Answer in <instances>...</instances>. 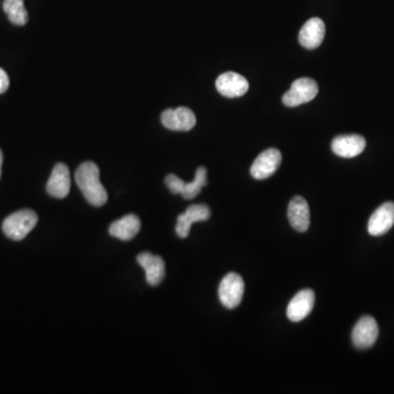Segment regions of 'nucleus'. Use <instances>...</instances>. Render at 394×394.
I'll use <instances>...</instances> for the list:
<instances>
[{
	"label": "nucleus",
	"mask_w": 394,
	"mask_h": 394,
	"mask_svg": "<svg viewBox=\"0 0 394 394\" xmlns=\"http://www.w3.org/2000/svg\"><path fill=\"white\" fill-rule=\"evenodd\" d=\"M71 172L65 163H57L52 171L47 191L51 196L65 198L71 191Z\"/></svg>",
	"instance_id": "f8f14e48"
},
{
	"label": "nucleus",
	"mask_w": 394,
	"mask_h": 394,
	"mask_svg": "<svg viewBox=\"0 0 394 394\" xmlns=\"http://www.w3.org/2000/svg\"><path fill=\"white\" fill-rule=\"evenodd\" d=\"M326 37V25L320 18H311L300 30L299 42L306 49L319 47Z\"/></svg>",
	"instance_id": "dca6fc26"
},
{
	"label": "nucleus",
	"mask_w": 394,
	"mask_h": 394,
	"mask_svg": "<svg viewBox=\"0 0 394 394\" xmlns=\"http://www.w3.org/2000/svg\"><path fill=\"white\" fill-rule=\"evenodd\" d=\"M9 85V77H8L7 73L3 68H0V95L8 90Z\"/></svg>",
	"instance_id": "aec40b11"
},
{
	"label": "nucleus",
	"mask_w": 394,
	"mask_h": 394,
	"mask_svg": "<svg viewBox=\"0 0 394 394\" xmlns=\"http://www.w3.org/2000/svg\"><path fill=\"white\" fill-rule=\"evenodd\" d=\"M141 219L134 214L126 215L109 226V234L119 240L129 241L141 230Z\"/></svg>",
	"instance_id": "a211bd4d"
},
{
	"label": "nucleus",
	"mask_w": 394,
	"mask_h": 394,
	"mask_svg": "<svg viewBox=\"0 0 394 394\" xmlns=\"http://www.w3.org/2000/svg\"><path fill=\"white\" fill-rule=\"evenodd\" d=\"M76 183L85 200L93 206H103L107 202V192L100 181V169L95 162L81 163L76 171Z\"/></svg>",
	"instance_id": "f257e3e1"
},
{
	"label": "nucleus",
	"mask_w": 394,
	"mask_h": 394,
	"mask_svg": "<svg viewBox=\"0 0 394 394\" xmlns=\"http://www.w3.org/2000/svg\"><path fill=\"white\" fill-rule=\"evenodd\" d=\"M316 302V294L312 289H304L296 294L287 306L288 319L292 322H300L306 319L312 311Z\"/></svg>",
	"instance_id": "9d476101"
},
{
	"label": "nucleus",
	"mask_w": 394,
	"mask_h": 394,
	"mask_svg": "<svg viewBox=\"0 0 394 394\" xmlns=\"http://www.w3.org/2000/svg\"><path fill=\"white\" fill-rule=\"evenodd\" d=\"M216 88L220 95L232 99L246 95L249 90V83L240 73L227 71L217 78Z\"/></svg>",
	"instance_id": "1a4fd4ad"
},
{
	"label": "nucleus",
	"mask_w": 394,
	"mask_h": 394,
	"mask_svg": "<svg viewBox=\"0 0 394 394\" xmlns=\"http://www.w3.org/2000/svg\"><path fill=\"white\" fill-rule=\"evenodd\" d=\"M161 123L171 131H189L196 124V117L186 107L168 109L161 114Z\"/></svg>",
	"instance_id": "0eeeda50"
},
{
	"label": "nucleus",
	"mask_w": 394,
	"mask_h": 394,
	"mask_svg": "<svg viewBox=\"0 0 394 394\" xmlns=\"http://www.w3.org/2000/svg\"><path fill=\"white\" fill-rule=\"evenodd\" d=\"M219 299L228 309H234L242 302L244 282L237 273H229L219 285Z\"/></svg>",
	"instance_id": "39448f33"
},
{
	"label": "nucleus",
	"mask_w": 394,
	"mask_h": 394,
	"mask_svg": "<svg viewBox=\"0 0 394 394\" xmlns=\"http://www.w3.org/2000/svg\"><path fill=\"white\" fill-rule=\"evenodd\" d=\"M288 219L298 232H306L310 226L309 205L304 197L294 196L288 205Z\"/></svg>",
	"instance_id": "f3484780"
},
{
	"label": "nucleus",
	"mask_w": 394,
	"mask_h": 394,
	"mask_svg": "<svg viewBox=\"0 0 394 394\" xmlns=\"http://www.w3.org/2000/svg\"><path fill=\"white\" fill-rule=\"evenodd\" d=\"M137 262L146 272V280L151 286H158L166 276V263L159 256L143 252L137 256Z\"/></svg>",
	"instance_id": "2eb2a0df"
},
{
	"label": "nucleus",
	"mask_w": 394,
	"mask_h": 394,
	"mask_svg": "<svg viewBox=\"0 0 394 394\" xmlns=\"http://www.w3.org/2000/svg\"><path fill=\"white\" fill-rule=\"evenodd\" d=\"M3 8L13 25L18 27L27 25L29 15L25 7V0H4Z\"/></svg>",
	"instance_id": "6ab92c4d"
},
{
	"label": "nucleus",
	"mask_w": 394,
	"mask_h": 394,
	"mask_svg": "<svg viewBox=\"0 0 394 394\" xmlns=\"http://www.w3.org/2000/svg\"><path fill=\"white\" fill-rule=\"evenodd\" d=\"M165 182L173 194H181L184 200H193L207 184V170L204 167H200L197 169L194 180L190 183L184 182L174 174H169Z\"/></svg>",
	"instance_id": "7ed1b4c3"
},
{
	"label": "nucleus",
	"mask_w": 394,
	"mask_h": 394,
	"mask_svg": "<svg viewBox=\"0 0 394 394\" xmlns=\"http://www.w3.org/2000/svg\"><path fill=\"white\" fill-rule=\"evenodd\" d=\"M365 148V138L360 135H341L332 141V150L342 158L357 157Z\"/></svg>",
	"instance_id": "ddd939ff"
},
{
	"label": "nucleus",
	"mask_w": 394,
	"mask_h": 394,
	"mask_svg": "<svg viewBox=\"0 0 394 394\" xmlns=\"http://www.w3.org/2000/svg\"><path fill=\"white\" fill-rule=\"evenodd\" d=\"M394 225V203L387 202L378 207L370 217L368 232L371 236L379 237L387 234Z\"/></svg>",
	"instance_id": "9b49d317"
},
{
	"label": "nucleus",
	"mask_w": 394,
	"mask_h": 394,
	"mask_svg": "<svg viewBox=\"0 0 394 394\" xmlns=\"http://www.w3.org/2000/svg\"><path fill=\"white\" fill-rule=\"evenodd\" d=\"M379 326L372 316H365L358 320L354 326L352 340L354 345L359 350L371 347L377 342Z\"/></svg>",
	"instance_id": "423d86ee"
},
{
	"label": "nucleus",
	"mask_w": 394,
	"mask_h": 394,
	"mask_svg": "<svg viewBox=\"0 0 394 394\" xmlns=\"http://www.w3.org/2000/svg\"><path fill=\"white\" fill-rule=\"evenodd\" d=\"M39 222L37 213L32 210H22L8 216L4 220L3 230L11 240H23L35 229Z\"/></svg>",
	"instance_id": "f03ea898"
},
{
	"label": "nucleus",
	"mask_w": 394,
	"mask_h": 394,
	"mask_svg": "<svg viewBox=\"0 0 394 394\" xmlns=\"http://www.w3.org/2000/svg\"><path fill=\"white\" fill-rule=\"evenodd\" d=\"M4 155L3 151L0 150V177H1V167H3Z\"/></svg>",
	"instance_id": "412c9836"
},
{
	"label": "nucleus",
	"mask_w": 394,
	"mask_h": 394,
	"mask_svg": "<svg viewBox=\"0 0 394 394\" xmlns=\"http://www.w3.org/2000/svg\"><path fill=\"white\" fill-rule=\"evenodd\" d=\"M282 163V153L275 148L266 149L258 155L251 167V175L256 180H265L277 171Z\"/></svg>",
	"instance_id": "6e6552de"
},
{
	"label": "nucleus",
	"mask_w": 394,
	"mask_h": 394,
	"mask_svg": "<svg viewBox=\"0 0 394 394\" xmlns=\"http://www.w3.org/2000/svg\"><path fill=\"white\" fill-rule=\"evenodd\" d=\"M210 207L205 204L192 205L189 207L185 213L178 217V224H177V234L180 238H186L190 234V229L194 222H205L210 219Z\"/></svg>",
	"instance_id": "4468645a"
},
{
	"label": "nucleus",
	"mask_w": 394,
	"mask_h": 394,
	"mask_svg": "<svg viewBox=\"0 0 394 394\" xmlns=\"http://www.w3.org/2000/svg\"><path fill=\"white\" fill-rule=\"evenodd\" d=\"M319 92L318 83L311 78H299L292 83L289 90L282 97L286 107H296L314 100Z\"/></svg>",
	"instance_id": "20e7f679"
}]
</instances>
